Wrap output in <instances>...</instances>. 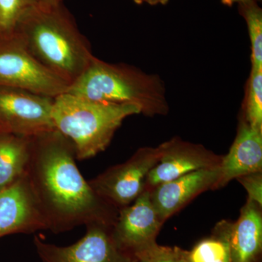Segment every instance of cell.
Masks as SVG:
<instances>
[{
  "label": "cell",
  "instance_id": "5b68a950",
  "mask_svg": "<svg viewBox=\"0 0 262 262\" xmlns=\"http://www.w3.org/2000/svg\"><path fill=\"white\" fill-rule=\"evenodd\" d=\"M69 87L35 59L14 33L0 36V88L55 98Z\"/></svg>",
  "mask_w": 262,
  "mask_h": 262
},
{
  "label": "cell",
  "instance_id": "9c48e42d",
  "mask_svg": "<svg viewBox=\"0 0 262 262\" xmlns=\"http://www.w3.org/2000/svg\"><path fill=\"white\" fill-rule=\"evenodd\" d=\"M163 224L151 202L150 189L146 187L133 204L118 210L112 236L120 249L135 257L156 243Z\"/></svg>",
  "mask_w": 262,
  "mask_h": 262
},
{
  "label": "cell",
  "instance_id": "cb8c5ba5",
  "mask_svg": "<svg viewBox=\"0 0 262 262\" xmlns=\"http://www.w3.org/2000/svg\"><path fill=\"white\" fill-rule=\"evenodd\" d=\"M222 3L225 5H229L231 6L234 4V3H237L239 4H245V3H248V2L251 1V0H222Z\"/></svg>",
  "mask_w": 262,
  "mask_h": 262
},
{
  "label": "cell",
  "instance_id": "5bb4252c",
  "mask_svg": "<svg viewBox=\"0 0 262 262\" xmlns=\"http://www.w3.org/2000/svg\"><path fill=\"white\" fill-rule=\"evenodd\" d=\"M226 236L232 262H259L262 251L261 207L246 202L237 222L226 221Z\"/></svg>",
  "mask_w": 262,
  "mask_h": 262
},
{
  "label": "cell",
  "instance_id": "ac0fdd59",
  "mask_svg": "<svg viewBox=\"0 0 262 262\" xmlns=\"http://www.w3.org/2000/svg\"><path fill=\"white\" fill-rule=\"evenodd\" d=\"M39 0H0V36L13 34L19 22Z\"/></svg>",
  "mask_w": 262,
  "mask_h": 262
},
{
  "label": "cell",
  "instance_id": "7402d4cb",
  "mask_svg": "<svg viewBox=\"0 0 262 262\" xmlns=\"http://www.w3.org/2000/svg\"><path fill=\"white\" fill-rule=\"evenodd\" d=\"M168 0H134L137 4H142V3H148L151 5L158 4L165 5L168 3Z\"/></svg>",
  "mask_w": 262,
  "mask_h": 262
},
{
  "label": "cell",
  "instance_id": "277c9868",
  "mask_svg": "<svg viewBox=\"0 0 262 262\" xmlns=\"http://www.w3.org/2000/svg\"><path fill=\"white\" fill-rule=\"evenodd\" d=\"M141 114L134 105L112 104L70 93L53 99L51 117L55 129L73 144L77 160L89 159L104 151L122 122Z\"/></svg>",
  "mask_w": 262,
  "mask_h": 262
},
{
  "label": "cell",
  "instance_id": "4fadbf2b",
  "mask_svg": "<svg viewBox=\"0 0 262 262\" xmlns=\"http://www.w3.org/2000/svg\"><path fill=\"white\" fill-rule=\"evenodd\" d=\"M262 171V129L250 125L241 117L237 136L228 154L222 157L220 177L214 189L225 187L233 179Z\"/></svg>",
  "mask_w": 262,
  "mask_h": 262
},
{
  "label": "cell",
  "instance_id": "3957f363",
  "mask_svg": "<svg viewBox=\"0 0 262 262\" xmlns=\"http://www.w3.org/2000/svg\"><path fill=\"white\" fill-rule=\"evenodd\" d=\"M67 92L98 102L134 105L147 116L164 115L168 111L166 89L159 76L95 56Z\"/></svg>",
  "mask_w": 262,
  "mask_h": 262
},
{
  "label": "cell",
  "instance_id": "9a60e30c",
  "mask_svg": "<svg viewBox=\"0 0 262 262\" xmlns=\"http://www.w3.org/2000/svg\"><path fill=\"white\" fill-rule=\"evenodd\" d=\"M32 137L0 134V190L27 171Z\"/></svg>",
  "mask_w": 262,
  "mask_h": 262
},
{
  "label": "cell",
  "instance_id": "6da1fadb",
  "mask_svg": "<svg viewBox=\"0 0 262 262\" xmlns=\"http://www.w3.org/2000/svg\"><path fill=\"white\" fill-rule=\"evenodd\" d=\"M73 144L56 129L33 136L27 173L53 232L90 224L113 227L118 210L101 199L76 165Z\"/></svg>",
  "mask_w": 262,
  "mask_h": 262
},
{
  "label": "cell",
  "instance_id": "d4e9b609",
  "mask_svg": "<svg viewBox=\"0 0 262 262\" xmlns=\"http://www.w3.org/2000/svg\"><path fill=\"white\" fill-rule=\"evenodd\" d=\"M137 262H148L146 261V260L144 259V258H139V259H138Z\"/></svg>",
  "mask_w": 262,
  "mask_h": 262
},
{
  "label": "cell",
  "instance_id": "8fae6325",
  "mask_svg": "<svg viewBox=\"0 0 262 262\" xmlns=\"http://www.w3.org/2000/svg\"><path fill=\"white\" fill-rule=\"evenodd\" d=\"M158 146L159 161L150 170L146 179V187L149 189L196 170L216 168L222 159V156L203 145L188 142L179 137Z\"/></svg>",
  "mask_w": 262,
  "mask_h": 262
},
{
  "label": "cell",
  "instance_id": "603a6c76",
  "mask_svg": "<svg viewBox=\"0 0 262 262\" xmlns=\"http://www.w3.org/2000/svg\"><path fill=\"white\" fill-rule=\"evenodd\" d=\"M61 3L60 0H39V4L42 7H51Z\"/></svg>",
  "mask_w": 262,
  "mask_h": 262
},
{
  "label": "cell",
  "instance_id": "e0dca14e",
  "mask_svg": "<svg viewBox=\"0 0 262 262\" xmlns=\"http://www.w3.org/2000/svg\"><path fill=\"white\" fill-rule=\"evenodd\" d=\"M251 46L252 69H262V12L253 0L242 4Z\"/></svg>",
  "mask_w": 262,
  "mask_h": 262
},
{
  "label": "cell",
  "instance_id": "44dd1931",
  "mask_svg": "<svg viewBox=\"0 0 262 262\" xmlns=\"http://www.w3.org/2000/svg\"><path fill=\"white\" fill-rule=\"evenodd\" d=\"M179 262H192L189 256V251L177 247Z\"/></svg>",
  "mask_w": 262,
  "mask_h": 262
},
{
  "label": "cell",
  "instance_id": "30bf717a",
  "mask_svg": "<svg viewBox=\"0 0 262 262\" xmlns=\"http://www.w3.org/2000/svg\"><path fill=\"white\" fill-rule=\"evenodd\" d=\"M49 229L27 173L0 190V237Z\"/></svg>",
  "mask_w": 262,
  "mask_h": 262
},
{
  "label": "cell",
  "instance_id": "52a82bcc",
  "mask_svg": "<svg viewBox=\"0 0 262 262\" xmlns=\"http://www.w3.org/2000/svg\"><path fill=\"white\" fill-rule=\"evenodd\" d=\"M53 99L0 88V134L33 137L55 130L51 117Z\"/></svg>",
  "mask_w": 262,
  "mask_h": 262
},
{
  "label": "cell",
  "instance_id": "7c38bea8",
  "mask_svg": "<svg viewBox=\"0 0 262 262\" xmlns=\"http://www.w3.org/2000/svg\"><path fill=\"white\" fill-rule=\"evenodd\" d=\"M220 177V166L196 170L150 189L151 200L163 223L193 198L213 189Z\"/></svg>",
  "mask_w": 262,
  "mask_h": 262
},
{
  "label": "cell",
  "instance_id": "8992f818",
  "mask_svg": "<svg viewBox=\"0 0 262 262\" xmlns=\"http://www.w3.org/2000/svg\"><path fill=\"white\" fill-rule=\"evenodd\" d=\"M160 158L159 146L140 148L126 162L108 168L89 184L101 199L120 209L144 192L148 174Z\"/></svg>",
  "mask_w": 262,
  "mask_h": 262
},
{
  "label": "cell",
  "instance_id": "d6986e66",
  "mask_svg": "<svg viewBox=\"0 0 262 262\" xmlns=\"http://www.w3.org/2000/svg\"><path fill=\"white\" fill-rule=\"evenodd\" d=\"M136 259L144 258L148 262H179L177 247L159 246L157 243L136 255Z\"/></svg>",
  "mask_w": 262,
  "mask_h": 262
},
{
  "label": "cell",
  "instance_id": "ffe728a7",
  "mask_svg": "<svg viewBox=\"0 0 262 262\" xmlns=\"http://www.w3.org/2000/svg\"><path fill=\"white\" fill-rule=\"evenodd\" d=\"M248 193V201L262 206V173L256 172L246 174L237 179Z\"/></svg>",
  "mask_w": 262,
  "mask_h": 262
},
{
  "label": "cell",
  "instance_id": "484cf974",
  "mask_svg": "<svg viewBox=\"0 0 262 262\" xmlns=\"http://www.w3.org/2000/svg\"><path fill=\"white\" fill-rule=\"evenodd\" d=\"M60 1H61V0H60Z\"/></svg>",
  "mask_w": 262,
  "mask_h": 262
},
{
  "label": "cell",
  "instance_id": "ba28073f",
  "mask_svg": "<svg viewBox=\"0 0 262 262\" xmlns=\"http://www.w3.org/2000/svg\"><path fill=\"white\" fill-rule=\"evenodd\" d=\"M83 237L69 246L46 243L35 236L34 246L42 262H137L134 256L120 249L112 236V227L101 224L86 225Z\"/></svg>",
  "mask_w": 262,
  "mask_h": 262
},
{
  "label": "cell",
  "instance_id": "7a4b0ae2",
  "mask_svg": "<svg viewBox=\"0 0 262 262\" xmlns=\"http://www.w3.org/2000/svg\"><path fill=\"white\" fill-rule=\"evenodd\" d=\"M13 33L35 59L70 85L94 56L89 41L61 3L51 7L38 5Z\"/></svg>",
  "mask_w": 262,
  "mask_h": 262
},
{
  "label": "cell",
  "instance_id": "2e32d148",
  "mask_svg": "<svg viewBox=\"0 0 262 262\" xmlns=\"http://www.w3.org/2000/svg\"><path fill=\"white\" fill-rule=\"evenodd\" d=\"M242 117L251 126L262 129V69H251Z\"/></svg>",
  "mask_w": 262,
  "mask_h": 262
}]
</instances>
